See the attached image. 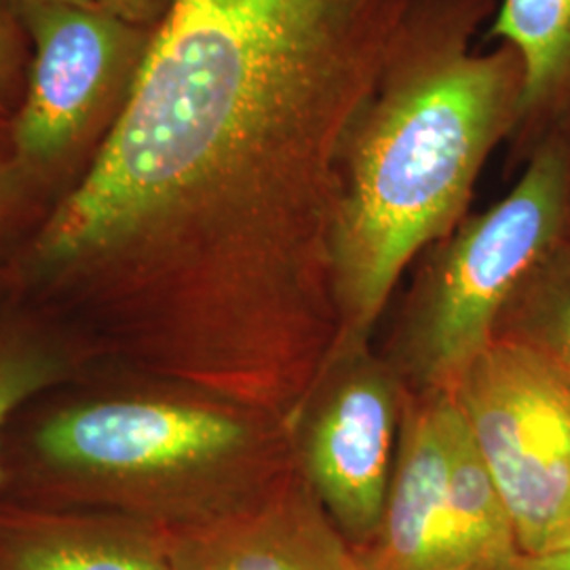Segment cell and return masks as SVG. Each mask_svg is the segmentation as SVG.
Segmentation results:
<instances>
[{
  "mask_svg": "<svg viewBox=\"0 0 570 570\" xmlns=\"http://www.w3.org/2000/svg\"><path fill=\"white\" fill-rule=\"evenodd\" d=\"M0 570H174L171 539L112 511L0 499Z\"/></svg>",
  "mask_w": 570,
  "mask_h": 570,
  "instance_id": "10",
  "label": "cell"
},
{
  "mask_svg": "<svg viewBox=\"0 0 570 570\" xmlns=\"http://www.w3.org/2000/svg\"><path fill=\"white\" fill-rule=\"evenodd\" d=\"M0 271H2V268H0Z\"/></svg>",
  "mask_w": 570,
  "mask_h": 570,
  "instance_id": "20",
  "label": "cell"
},
{
  "mask_svg": "<svg viewBox=\"0 0 570 570\" xmlns=\"http://www.w3.org/2000/svg\"><path fill=\"white\" fill-rule=\"evenodd\" d=\"M68 372L66 357L30 327L0 326V442L11 414ZM4 480L0 456V487Z\"/></svg>",
  "mask_w": 570,
  "mask_h": 570,
  "instance_id": "14",
  "label": "cell"
},
{
  "mask_svg": "<svg viewBox=\"0 0 570 570\" xmlns=\"http://www.w3.org/2000/svg\"><path fill=\"white\" fill-rule=\"evenodd\" d=\"M513 570H570V541L546 556H522Z\"/></svg>",
  "mask_w": 570,
  "mask_h": 570,
  "instance_id": "18",
  "label": "cell"
},
{
  "mask_svg": "<svg viewBox=\"0 0 570 570\" xmlns=\"http://www.w3.org/2000/svg\"><path fill=\"white\" fill-rule=\"evenodd\" d=\"M449 391H423L402 419L387 503L364 570H446Z\"/></svg>",
  "mask_w": 570,
  "mask_h": 570,
  "instance_id": "9",
  "label": "cell"
},
{
  "mask_svg": "<svg viewBox=\"0 0 570 570\" xmlns=\"http://www.w3.org/2000/svg\"><path fill=\"white\" fill-rule=\"evenodd\" d=\"M397 387L387 370L360 362L330 389L305 435L311 492L353 548L376 534L395 468Z\"/></svg>",
  "mask_w": 570,
  "mask_h": 570,
  "instance_id": "7",
  "label": "cell"
},
{
  "mask_svg": "<svg viewBox=\"0 0 570 570\" xmlns=\"http://www.w3.org/2000/svg\"><path fill=\"white\" fill-rule=\"evenodd\" d=\"M94 2L122 20L146 26V28H157L164 21L174 0H94Z\"/></svg>",
  "mask_w": 570,
  "mask_h": 570,
  "instance_id": "17",
  "label": "cell"
},
{
  "mask_svg": "<svg viewBox=\"0 0 570 570\" xmlns=\"http://www.w3.org/2000/svg\"><path fill=\"white\" fill-rule=\"evenodd\" d=\"M412 0H174L96 164L7 261L119 360L237 407L301 383L334 303L346 125ZM336 308V305H334Z\"/></svg>",
  "mask_w": 570,
  "mask_h": 570,
  "instance_id": "1",
  "label": "cell"
},
{
  "mask_svg": "<svg viewBox=\"0 0 570 570\" xmlns=\"http://www.w3.org/2000/svg\"><path fill=\"white\" fill-rule=\"evenodd\" d=\"M494 336L529 346L570 385V239L513 294Z\"/></svg>",
  "mask_w": 570,
  "mask_h": 570,
  "instance_id": "13",
  "label": "cell"
},
{
  "mask_svg": "<svg viewBox=\"0 0 570 570\" xmlns=\"http://www.w3.org/2000/svg\"><path fill=\"white\" fill-rule=\"evenodd\" d=\"M489 41L513 47L527 85L511 150L527 161L550 134L570 127V0H501Z\"/></svg>",
  "mask_w": 570,
  "mask_h": 570,
  "instance_id": "11",
  "label": "cell"
},
{
  "mask_svg": "<svg viewBox=\"0 0 570 570\" xmlns=\"http://www.w3.org/2000/svg\"><path fill=\"white\" fill-rule=\"evenodd\" d=\"M494 9L412 0L346 125L330 220L334 362L357 353L404 268L461 225L480 171L518 127L524 61L503 42L473 45Z\"/></svg>",
  "mask_w": 570,
  "mask_h": 570,
  "instance_id": "2",
  "label": "cell"
},
{
  "mask_svg": "<svg viewBox=\"0 0 570 570\" xmlns=\"http://www.w3.org/2000/svg\"><path fill=\"white\" fill-rule=\"evenodd\" d=\"M51 209L16 159L9 121L0 119V252H18Z\"/></svg>",
  "mask_w": 570,
  "mask_h": 570,
  "instance_id": "15",
  "label": "cell"
},
{
  "mask_svg": "<svg viewBox=\"0 0 570 570\" xmlns=\"http://www.w3.org/2000/svg\"><path fill=\"white\" fill-rule=\"evenodd\" d=\"M446 570H513L522 558L510 510L449 391Z\"/></svg>",
  "mask_w": 570,
  "mask_h": 570,
  "instance_id": "12",
  "label": "cell"
},
{
  "mask_svg": "<svg viewBox=\"0 0 570 570\" xmlns=\"http://www.w3.org/2000/svg\"><path fill=\"white\" fill-rule=\"evenodd\" d=\"M252 440L237 410L159 397L82 402L37 429L42 478L26 499L180 529L244 503L199 475L242 459Z\"/></svg>",
  "mask_w": 570,
  "mask_h": 570,
  "instance_id": "3",
  "label": "cell"
},
{
  "mask_svg": "<svg viewBox=\"0 0 570 570\" xmlns=\"http://www.w3.org/2000/svg\"><path fill=\"white\" fill-rule=\"evenodd\" d=\"M4 2L16 11V16H20V11L37 4H89L94 0H4Z\"/></svg>",
  "mask_w": 570,
  "mask_h": 570,
  "instance_id": "19",
  "label": "cell"
},
{
  "mask_svg": "<svg viewBox=\"0 0 570 570\" xmlns=\"http://www.w3.org/2000/svg\"><path fill=\"white\" fill-rule=\"evenodd\" d=\"M30 42L16 11L0 0V119L9 121L21 102Z\"/></svg>",
  "mask_w": 570,
  "mask_h": 570,
  "instance_id": "16",
  "label": "cell"
},
{
  "mask_svg": "<svg viewBox=\"0 0 570 570\" xmlns=\"http://www.w3.org/2000/svg\"><path fill=\"white\" fill-rule=\"evenodd\" d=\"M18 18L30 63L9 138L21 169L53 207L117 129L157 28L122 20L96 2L37 4Z\"/></svg>",
  "mask_w": 570,
  "mask_h": 570,
  "instance_id": "5",
  "label": "cell"
},
{
  "mask_svg": "<svg viewBox=\"0 0 570 570\" xmlns=\"http://www.w3.org/2000/svg\"><path fill=\"white\" fill-rule=\"evenodd\" d=\"M169 539L174 570H364L317 497L284 484L171 529Z\"/></svg>",
  "mask_w": 570,
  "mask_h": 570,
  "instance_id": "8",
  "label": "cell"
},
{
  "mask_svg": "<svg viewBox=\"0 0 570 570\" xmlns=\"http://www.w3.org/2000/svg\"><path fill=\"white\" fill-rule=\"evenodd\" d=\"M510 510L522 556L570 541V385L529 346L494 336L450 389Z\"/></svg>",
  "mask_w": 570,
  "mask_h": 570,
  "instance_id": "6",
  "label": "cell"
},
{
  "mask_svg": "<svg viewBox=\"0 0 570 570\" xmlns=\"http://www.w3.org/2000/svg\"><path fill=\"white\" fill-rule=\"evenodd\" d=\"M570 239V127L527 159L520 180L431 245L407 324V370L423 391H450L492 343L503 308Z\"/></svg>",
  "mask_w": 570,
  "mask_h": 570,
  "instance_id": "4",
  "label": "cell"
}]
</instances>
